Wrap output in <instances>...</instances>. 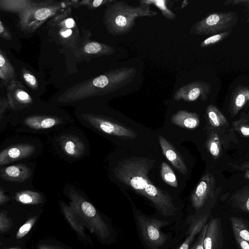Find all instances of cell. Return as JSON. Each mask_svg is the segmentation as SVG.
Listing matches in <instances>:
<instances>
[{
	"label": "cell",
	"mask_w": 249,
	"mask_h": 249,
	"mask_svg": "<svg viewBox=\"0 0 249 249\" xmlns=\"http://www.w3.org/2000/svg\"><path fill=\"white\" fill-rule=\"evenodd\" d=\"M8 114V124L17 133L48 135L74 124L66 110L41 100L22 110H10Z\"/></svg>",
	"instance_id": "obj_2"
},
{
	"label": "cell",
	"mask_w": 249,
	"mask_h": 249,
	"mask_svg": "<svg viewBox=\"0 0 249 249\" xmlns=\"http://www.w3.org/2000/svg\"><path fill=\"white\" fill-rule=\"evenodd\" d=\"M211 90V86L208 82L202 81L192 82L183 86L176 92L174 100L195 102L199 99L205 101L208 100Z\"/></svg>",
	"instance_id": "obj_14"
},
{
	"label": "cell",
	"mask_w": 249,
	"mask_h": 249,
	"mask_svg": "<svg viewBox=\"0 0 249 249\" xmlns=\"http://www.w3.org/2000/svg\"><path fill=\"white\" fill-rule=\"evenodd\" d=\"M0 78L6 87L17 80L15 70L1 50L0 51Z\"/></svg>",
	"instance_id": "obj_21"
},
{
	"label": "cell",
	"mask_w": 249,
	"mask_h": 249,
	"mask_svg": "<svg viewBox=\"0 0 249 249\" xmlns=\"http://www.w3.org/2000/svg\"><path fill=\"white\" fill-rule=\"evenodd\" d=\"M167 0H142L140 3H144L148 5H154L161 12L162 16L169 20L177 18V15L170 9Z\"/></svg>",
	"instance_id": "obj_29"
},
{
	"label": "cell",
	"mask_w": 249,
	"mask_h": 249,
	"mask_svg": "<svg viewBox=\"0 0 249 249\" xmlns=\"http://www.w3.org/2000/svg\"><path fill=\"white\" fill-rule=\"evenodd\" d=\"M223 241L220 218L212 219L208 224L204 240V249H220Z\"/></svg>",
	"instance_id": "obj_16"
},
{
	"label": "cell",
	"mask_w": 249,
	"mask_h": 249,
	"mask_svg": "<svg viewBox=\"0 0 249 249\" xmlns=\"http://www.w3.org/2000/svg\"><path fill=\"white\" fill-rule=\"evenodd\" d=\"M246 114L243 113L238 121L233 122L232 124L236 131L244 137H249V122L246 118Z\"/></svg>",
	"instance_id": "obj_33"
},
{
	"label": "cell",
	"mask_w": 249,
	"mask_h": 249,
	"mask_svg": "<svg viewBox=\"0 0 249 249\" xmlns=\"http://www.w3.org/2000/svg\"><path fill=\"white\" fill-rule=\"evenodd\" d=\"M209 218L208 214L200 215L192 221L188 229L187 236L178 249H189L196 234L199 233Z\"/></svg>",
	"instance_id": "obj_20"
},
{
	"label": "cell",
	"mask_w": 249,
	"mask_h": 249,
	"mask_svg": "<svg viewBox=\"0 0 249 249\" xmlns=\"http://www.w3.org/2000/svg\"><path fill=\"white\" fill-rule=\"evenodd\" d=\"M208 224H205L202 229L199 232V235L193 244L192 246L189 249H204V240Z\"/></svg>",
	"instance_id": "obj_35"
},
{
	"label": "cell",
	"mask_w": 249,
	"mask_h": 249,
	"mask_svg": "<svg viewBox=\"0 0 249 249\" xmlns=\"http://www.w3.org/2000/svg\"><path fill=\"white\" fill-rule=\"evenodd\" d=\"M114 0H94L93 1L89 0L90 2H89V0H84L81 1V3H83L85 5H87L88 7L90 8H98L101 6L103 5H108L110 3L113 2Z\"/></svg>",
	"instance_id": "obj_36"
},
{
	"label": "cell",
	"mask_w": 249,
	"mask_h": 249,
	"mask_svg": "<svg viewBox=\"0 0 249 249\" xmlns=\"http://www.w3.org/2000/svg\"><path fill=\"white\" fill-rule=\"evenodd\" d=\"M238 21V15L235 12H213L196 21L190 32L192 35L197 36H212L223 32H232Z\"/></svg>",
	"instance_id": "obj_9"
},
{
	"label": "cell",
	"mask_w": 249,
	"mask_h": 249,
	"mask_svg": "<svg viewBox=\"0 0 249 249\" xmlns=\"http://www.w3.org/2000/svg\"><path fill=\"white\" fill-rule=\"evenodd\" d=\"M236 242L241 249H249V243L236 234H234Z\"/></svg>",
	"instance_id": "obj_40"
},
{
	"label": "cell",
	"mask_w": 249,
	"mask_h": 249,
	"mask_svg": "<svg viewBox=\"0 0 249 249\" xmlns=\"http://www.w3.org/2000/svg\"><path fill=\"white\" fill-rule=\"evenodd\" d=\"M233 234H236L249 243V223L242 217L231 216L230 218Z\"/></svg>",
	"instance_id": "obj_24"
},
{
	"label": "cell",
	"mask_w": 249,
	"mask_h": 249,
	"mask_svg": "<svg viewBox=\"0 0 249 249\" xmlns=\"http://www.w3.org/2000/svg\"><path fill=\"white\" fill-rule=\"evenodd\" d=\"M249 105V87L241 84L234 89L229 105V111L232 116Z\"/></svg>",
	"instance_id": "obj_17"
},
{
	"label": "cell",
	"mask_w": 249,
	"mask_h": 249,
	"mask_svg": "<svg viewBox=\"0 0 249 249\" xmlns=\"http://www.w3.org/2000/svg\"></svg>",
	"instance_id": "obj_43"
},
{
	"label": "cell",
	"mask_w": 249,
	"mask_h": 249,
	"mask_svg": "<svg viewBox=\"0 0 249 249\" xmlns=\"http://www.w3.org/2000/svg\"><path fill=\"white\" fill-rule=\"evenodd\" d=\"M0 35L2 38L6 40H10L12 38L10 33L7 28L0 21Z\"/></svg>",
	"instance_id": "obj_38"
},
{
	"label": "cell",
	"mask_w": 249,
	"mask_h": 249,
	"mask_svg": "<svg viewBox=\"0 0 249 249\" xmlns=\"http://www.w3.org/2000/svg\"><path fill=\"white\" fill-rule=\"evenodd\" d=\"M10 109L7 98H1L0 100V130L2 132L8 125V114L6 112Z\"/></svg>",
	"instance_id": "obj_32"
},
{
	"label": "cell",
	"mask_w": 249,
	"mask_h": 249,
	"mask_svg": "<svg viewBox=\"0 0 249 249\" xmlns=\"http://www.w3.org/2000/svg\"><path fill=\"white\" fill-rule=\"evenodd\" d=\"M245 177L246 178L249 179V167L248 170L245 172Z\"/></svg>",
	"instance_id": "obj_41"
},
{
	"label": "cell",
	"mask_w": 249,
	"mask_h": 249,
	"mask_svg": "<svg viewBox=\"0 0 249 249\" xmlns=\"http://www.w3.org/2000/svg\"><path fill=\"white\" fill-rule=\"evenodd\" d=\"M231 205L240 211L249 213V189L236 192L231 198Z\"/></svg>",
	"instance_id": "obj_25"
},
{
	"label": "cell",
	"mask_w": 249,
	"mask_h": 249,
	"mask_svg": "<svg viewBox=\"0 0 249 249\" xmlns=\"http://www.w3.org/2000/svg\"><path fill=\"white\" fill-rule=\"evenodd\" d=\"M21 76L23 81L31 89H37L38 88V83L36 77L25 68L21 70Z\"/></svg>",
	"instance_id": "obj_34"
},
{
	"label": "cell",
	"mask_w": 249,
	"mask_h": 249,
	"mask_svg": "<svg viewBox=\"0 0 249 249\" xmlns=\"http://www.w3.org/2000/svg\"><path fill=\"white\" fill-rule=\"evenodd\" d=\"M137 218L143 239L152 249H157L166 243L168 236L160 229L168 224L167 221L139 214Z\"/></svg>",
	"instance_id": "obj_12"
},
{
	"label": "cell",
	"mask_w": 249,
	"mask_h": 249,
	"mask_svg": "<svg viewBox=\"0 0 249 249\" xmlns=\"http://www.w3.org/2000/svg\"><path fill=\"white\" fill-rule=\"evenodd\" d=\"M35 171V163L29 161L0 167V186L17 192L31 188Z\"/></svg>",
	"instance_id": "obj_8"
},
{
	"label": "cell",
	"mask_w": 249,
	"mask_h": 249,
	"mask_svg": "<svg viewBox=\"0 0 249 249\" xmlns=\"http://www.w3.org/2000/svg\"><path fill=\"white\" fill-rule=\"evenodd\" d=\"M206 146L214 159L219 158L222 151L221 144L219 135L216 131L210 130L208 135Z\"/></svg>",
	"instance_id": "obj_27"
},
{
	"label": "cell",
	"mask_w": 249,
	"mask_h": 249,
	"mask_svg": "<svg viewBox=\"0 0 249 249\" xmlns=\"http://www.w3.org/2000/svg\"><path fill=\"white\" fill-rule=\"evenodd\" d=\"M53 1H34L33 5L20 14L19 22L23 29H35L61 8L62 4Z\"/></svg>",
	"instance_id": "obj_10"
},
{
	"label": "cell",
	"mask_w": 249,
	"mask_h": 249,
	"mask_svg": "<svg viewBox=\"0 0 249 249\" xmlns=\"http://www.w3.org/2000/svg\"><path fill=\"white\" fill-rule=\"evenodd\" d=\"M83 52L86 54L97 56L110 55L114 53L115 49L108 45L95 41L89 42L83 47Z\"/></svg>",
	"instance_id": "obj_22"
},
{
	"label": "cell",
	"mask_w": 249,
	"mask_h": 249,
	"mask_svg": "<svg viewBox=\"0 0 249 249\" xmlns=\"http://www.w3.org/2000/svg\"><path fill=\"white\" fill-rule=\"evenodd\" d=\"M32 0H2L0 1V9L11 12H18L19 14L31 6Z\"/></svg>",
	"instance_id": "obj_26"
},
{
	"label": "cell",
	"mask_w": 249,
	"mask_h": 249,
	"mask_svg": "<svg viewBox=\"0 0 249 249\" xmlns=\"http://www.w3.org/2000/svg\"><path fill=\"white\" fill-rule=\"evenodd\" d=\"M74 115L81 124L99 134L128 138H134L137 135L132 129L117 123L105 114L99 103L75 107Z\"/></svg>",
	"instance_id": "obj_6"
},
{
	"label": "cell",
	"mask_w": 249,
	"mask_h": 249,
	"mask_svg": "<svg viewBox=\"0 0 249 249\" xmlns=\"http://www.w3.org/2000/svg\"><path fill=\"white\" fill-rule=\"evenodd\" d=\"M152 164L144 159L124 160L114 170L115 177L150 200L164 216L176 214L177 208L170 195L156 187L147 175Z\"/></svg>",
	"instance_id": "obj_3"
},
{
	"label": "cell",
	"mask_w": 249,
	"mask_h": 249,
	"mask_svg": "<svg viewBox=\"0 0 249 249\" xmlns=\"http://www.w3.org/2000/svg\"><path fill=\"white\" fill-rule=\"evenodd\" d=\"M224 5H240L249 6V0H227L224 2Z\"/></svg>",
	"instance_id": "obj_39"
},
{
	"label": "cell",
	"mask_w": 249,
	"mask_h": 249,
	"mask_svg": "<svg viewBox=\"0 0 249 249\" xmlns=\"http://www.w3.org/2000/svg\"><path fill=\"white\" fill-rule=\"evenodd\" d=\"M159 141L165 158L179 172L187 174L188 170L185 163L170 143L161 135L159 136Z\"/></svg>",
	"instance_id": "obj_18"
},
{
	"label": "cell",
	"mask_w": 249,
	"mask_h": 249,
	"mask_svg": "<svg viewBox=\"0 0 249 249\" xmlns=\"http://www.w3.org/2000/svg\"><path fill=\"white\" fill-rule=\"evenodd\" d=\"M16 199L22 203H37L43 200V195L37 191L25 189L16 193Z\"/></svg>",
	"instance_id": "obj_28"
},
{
	"label": "cell",
	"mask_w": 249,
	"mask_h": 249,
	"mask_svg": "<svg viewBox=\"0 0 249 249\" xmlns=\"http://www.w3.org/2000/svg\"><path fill=\"white\" fill-rule=\"evenodd\" d=\"M6 87L7 99L10 110H22L41 101L38 97L32 95L28 89L18 80L11 82Z\"/></svg>",
	"instance_id": "obj_13"
},
{
	"label": "cell",
	"mask_w": 249,
	"mask_h": 249,
	"mask_svg": "<svg viewBox=\"0 0 249 249\" xmlns=\"http://www.w3.org/2000/svg\"><path fill=\"white\" fill-rule=\"evenodd\" d=\"M52 152L69 162L82 160L90 154L89 142L84 132L74 124L47 135Z\"/></svg>",
	"instance_id": "obj_4"
},
{
	"label": "cell",
	"mask_w": 249,
	"mask_h": 249,
	"mask_svg": "<svg viewBox=\"0 0 249 249\" xmlns=\"http://www.w3.org/2000/svg\"><path fill=\"white\" fill-rule=\"evenodd\" d=\"M247 22L249 23V18H248Z\"/></svg>",
	"instance_id": "obj_42"
},
{
	"label": "cell",
	"mask_w": 249,
	"mask_h": 249,
	"mask_svg": "<svg viewBox=\"0 0 249 249\" xmlns=\"http://www.w3.org/2000/svg\"><path fill=\"white\" fill-rule=\"evenodd\" d=\"M215 188V180L208 171L202 177L191 196L193 206L196 210L203 206L212 196Z\"/></svg>",
	"instance_id": "obj_15"
},
{
	"label": "cell",
	"mask_w": 249,
	"mask_h": 249,
	"mask_svg": "<svg viewBox=\"0 0 249 249\" xmlns=\"http://www.w3.org/2000/svg\"><path fill=\"white\" fill-rule=\"evenodd\" d=\"M231 32L227 31L210 36L200 42L201 48H206L219 43L227 38Z\"/></svg>",
	"instance_id": "obj_31"
},
{
	"label": "cell",
	"mask_w": 249,
	"mask_h": 249,
	"mask_svg": "<svg viewBox=\"0 0 249 249\" xmlns=\"http://www.w3.org/2000/svg\"><path fill=\"white\" fill-rule=\"evenodd\" d=\"M158 14L149 5L144 3L131 6L122 0H114L107 5L103 21L109 34L114 36H122L131 31L137 18L153 17Z\"/></svg>",
	"instance_id": "obj_5"
},
{
	"label": "cell",
	"mask_w": 249,
	"mask_h": 249,
	"mask_svg": "<svg viewBox=\"0 0 249 249\" xmlns=\"http://www.w3.org/2000/svg\"><path fill=\"white\" fill-rule=\"evenodd\" d=\"M0 150V165L2 167L15 161H26L37 158L43 151V144L37 137L14 136L6 139Z\"/></svg>",
	"instance_id": "obj_7"
},
{
	"label": "cell",
	"mask_w": 249,
	"mask_h": 249,
	"mask_svg": "<svg viewBox=\"0 0 249 249\" xmlns=\"http://www.w3.org/2000/svg\"><path fill=\"white\" fill-rule=\"evenodd\" d=\"M68 9L57 14L50 22V31L52 37L58 43L73 47L77 43L79 31L74 19L69 15Z\"/></svg>",
	"instance_id": "obj_11"
},
{
	"label": "cell",
	"mask_w": 249,
	"mask_h": 249,
	"mask_svg": "<svg viewBox=\"0 0 249 249\" xmlns=\"http://www.w3.org/2000/svg\"><path fill=\"white\" fill-rule=\"evenodd\" d=\"M206 112L210 124L215 128H221L226 126L228 123L227 118L213 105L207 106Z\"/></svg>",
	"instance_id": "obj_23"
},
{
	"label": "cell",
	"mask_w": 249,
	"mask_h": 249,
	"mask_svg": "<svg viewBox=\"0 0 249 249\" xmlns=\"http://www.w3.org/2000/svg\"><path fill=\"white\" fill-rule=\"evenodd\" d=\"M160 174L163 180L169 186L177 187V177L171 167L165 162L161 163Z\"/></svg>",
	"instance_id": "obj_30"
},
{
	"label": "cell",
	"mask_w": 249,
	"mask_h": 249,
	"mask_svg": "<svg viewBox=\"0 0 249 249\" xmlns=\"http://www.w3.org/2000/svg\"><path fill=\"white\" fill-rule=\"evenodd\" d=\"M33 222V220H31L22 226L19 229L17 236L20 238L25 235L32 228Z\"/></svg>",
	"instance_id": "obj_37"
},
{
	"label": "cell",
	"mask_w": 249,
	"mask_h": 249,
	"mask_svg": "<svg viewBox=\"0 0 249 249\" xmlns=\"http://www.w3.org/2000/svg\"><path fill=\"white\" fill-rule=\"evenodd\" d=\"M171 120L175 125L188 129L195 128L200 123L198 114L184 110H179L174 114L171 118Z\"/></svg>",
	"instance_id": "obj_19"
},
{
	"label": "cell",
	"mask_w": 249,
	"mask_h": 249,
	"mask_svg": "<svg viewBox=\"0 0 249 249\" xmlns=\"http://www.w3.org/2000/svg\"><path fill=\"white\" fill-rule=\"evenodd\" d=\"M136 72L137 70L133 67L110 70L72 86L53 97L49 102L58 107L99 103L102 98L129 85Z\"/></svg>",
	"instance_id": "obj_1"
}]
</instances>
